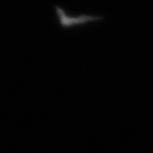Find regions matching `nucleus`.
<instances>
[{"label":"nucleus","instance_id":"1","mask_svg":"<svg viewBox=\"0 0 153 153\" xmlns=\"http://www.w3.org/2000/svg\"><path fill=\"white\" fill-rule=\"evenodd\" d=\"M57 15H58V21L59 24L62 25L63 29H71V28H76L80 25H85L88 23H93L97 21L102 19V16H97V15H88V13H82V15H77V16H71L69 13H66L62 7L57 6Z\"/></svg>","mask_w":153,"mask_h":153}]
</instances>
